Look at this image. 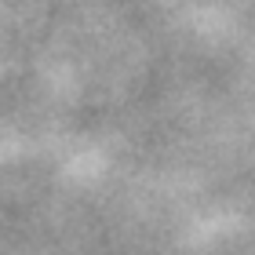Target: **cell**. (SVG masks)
Wrapping results in <instances>:
<instances>
[]
</instances>
